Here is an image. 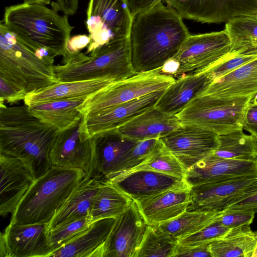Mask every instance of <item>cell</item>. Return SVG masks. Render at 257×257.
<instances>
[{"label":"cell","mask_w":257,"mask_h":257,"mask_svg":"<svg viewBox=\"0 0 257 257\" xmlns=\"http://www.w3.org/2000/svg\"><path fill=\"white\" fill-rule=\"evenodd\" d=\"M224 210L257 212V185L246 190Z\"/></svg>","instance_id":"cell-42"},{"label":"cell","mask_w":257,"mask_h":257,"mask_svg":"<svg viewBox=\"0 0 257 257\" xmlns=\"http://www.w3.org/2000/svg\"><path fill=\"white\" fill-rule=\"evenodd\" d=\"M86 16L91 41L86 54L110 41L129 36L133 17L126 0H89Z\"/></svg>","instance_id":"cell-10"},{"label":"cell","mask_w":257,"mask_h":257,"mask_svg":"<svg viewBox=\"0 0 257 257\" xmlns=\"http://www.w3.org/2000/svg\"><path fill=\"white\" fill-rule=\"evenodd\" d=\"M101 182L94 176H85L54 214L48 223L49 231L68 222L89 216Z\"/></svg>","instance_id":"cell-26"},{"label":"cell","mask_w":257,"mask_h":257,"mask_svg":"<svg viewBox=\"0 0 257 257\" xmlns=\"http://www.w3.org/2000/svg\"><path fill=\"white\" fill-rule=\"evenodd\" d=\"M250 102L255 104H257V93L253 96Z\"/></svg>","instance_id":"cell-50"},{"label":"cell","mask_w":257,"mask_h":257,"mask_svg":"<svg viewBox=\"0 0 257 257\" xmlns=\"http://www.w3.org/2000/svg\"><path fill=\"white\" fill-rule=\"evenodd\" d=\"M140 169L158 171L184 180L186 171L180 161L164 146L161 142L156 150L147 160L127 172Z\"/></svg>","instance_id":"cell-36"},{"label":"cell","mask_w":257,"mask_h":257,"mask_svg":"<svg viewBox=\"0 0 257 257\" xmlns=\"http://www.w3.org/2000/svg\"><path fill=\"white\" fill-rule=\"evenodd\" d=\"M1 257H49L52 252L48 223L11 221L0 237Z\"/></svg>","instance_id":"cell-14"},{"label":"cell","mask_w":257,"mask_h":257,"mask_svg":"<svg viewBox=\"0 0 257 257\" xmlns=\"http://www.w3.org/2000/svg\"><path fill=\"white\" fill-rule=\"evenodd\" d=\"M257 58V54L232 55L205 72L213 81Z\"/></svg>","instance_id":"cell-40"},{"label":"cell","mask_w":257,"mask_h":257,"mask_svg":"<svg viewBox=\"0 0 257 257\" xmlns=\"http://www.w3.org/2000/svg\"><path fill=\"white\" fill-rule=\"evenodd\" d=\"M175 80L172 76L158 70L137 74L114 82L88 97L78 109L85 117L154 91L166 89Z\"/></svg>","instance_id":"cell-9"},{"label":"cell","mask_w":257,"mask_h":257,"mask_svg":"<svg viewBox=\"0 0 257 257\" xmlns=\"http://www.w3.org/2000/svg\"><path fill=\"white\" fill-rule=\"evenodd\" d=\"M133 200L108 181L101 182L94 197L89 216L93 221L116 217L126 210Z\"/></svg>","instance_id":"cell-32"},{"label":"cell","mask_w":257,"mask_h":257,"mask_svg":"<svg viewBox=\"0 0 257 257\" xmlns=\"http://www.w3.org/2000/svg\"><path fill=\"white\" fill-rule=\"evenodd\" d=\"M219 145L211 154L217 158L239 160L257 158V139L238 130L219 135Z\"/></svg>","instance_id":"cell-34"},{"label":"cell","mask_w":257,"mask_h":257,"mask_svg":"<svg viewBox=\"0 0 257 257\" xmlns=\"http://www.w3.org/2000/svg\"><path fill=\"white\" fill-rule=\"evenodd\" d=\"M90 41L91 38L89 35H77L70 37L67 44L65 55L80 51L87 47Z\"/></svg>","instance_id":"cell-46"},{"label":"cell","mask_w":257,"mask_h":257,"mask_svg":"<svg viewBox=\"0 0 257 257\" xmlns=\"http://www.w3.org/2000/svg\"><path fill=\"white\" fill-rule=\"evenodd\" d=\"M256 146H257V142H256Z\"/></svg>","instance_id":"cell-52"},{"label":"cell","mask_w":257,"mask_h":257,"mask_svg":"<svg viewBox=\"0 0 257 257\" xmlns=\"http://www.w3.org/2000/svg\"><path fill=\"white\" fill-rule=\"evenodd\" d=\"M94 151L91 176L108 181L125 155L139 141L125 137L114 129L93 137Z\"/></svg>","instance_id":"cell-21"},{"label":"cell","mask_w":257,"mask_h":257,"mask_svg":"<svg viewBox=\"0 0 257 257\" xmlns=\"http://www.w3.org/2000/svg\"><path fill=\"white\" fill-rule=\"evenodd\" d=\"M190 35L182 16L163 2L134 16L129 39L135 72L139 74L162 68Z\"/></svg>","instance_id":"cell-1"},{"label":"cell","mask_w":257,"mask_h":257,"mask_svg":"<svg viewBox=\"0 0 257 257\" xmlns=\"http://www.w3.org/2000/svg\"><path fill=\"white\" fill-rule=\"evenodd\" d=\"M253 96L201 95L177 115L182 124L194 125L218 135L243 130L246 111Z\"/></svg>","instance_id":"cell-8"},{"label":"cell","mask_w":257,"mask_h":257,"mask_svg":"<svg viewBox=\"0 0 257 257\" xmlns=\"http://www.w3.org/2000/svg\"><path fill=\"white\" fill-rule=\"evenodd\" d=\"M0 214L13 213L36 180L29 166L18 158L0 154Z\"/></svg>","instance_id":"cell-18"},{"label":"cell","mask_w":257,"mask_h":257,"mask_svg":"<svg viewBox=\"0 0 257 257\" xmlns=\"http://www.w3.org/2000/svg\"><path fill=\"white\" fill-rule=\"evenodd\" d=\"M257 93V58L215 79L201 95L219 97L246 96Z\"/></svg>","instance_id":"cell-28"},{"label":"cell","mask_w":257,"mask_h":257,"mask_svg":"<svg viewBox=\"0 0 257 257\" xmlns=\"http://www.w3.org/2000/svg\"><path fill=\"white\" fill-rule=\"evenodd\" d=\"M165 89L154 91L132 100L84 117L91 138L117 129L137 116L154 107Z\"/></svg>","instance_id":"cell-19"},{"label":"cell","mask_w":257,"mask_h":257,"mask_svg":"<svg viewBox=\"0 0 257 257\" xmlns=\"http://www.w3.org/2000/svg\"><path fill=\"white\" fill-rule=\"evenodd\" d=\"M220 212L216 211L186 210L176 217L156 226L178 241L213 222Z\"/></svg>","instance_id":"cell-33"},{"label":"cell","mask_w":257,"mask_h":257,"mask_svg":"<svg viewBox=\"0 0 257 257\" xmlns=\"http://www.w3.org/2000/svg\"><path fill=\"white\" fill-rule=\"evenodd\" d=\"M57 12L45 5L24 2L6 7L2 22L22 40L63 57L74 27L68 16Z\"/></svg>","instance_id":"cell-4"},{"label":"cell","mask_w":257,"mask_h":257,"mask_svg":"<svg viewBox=\"0 0 257 257\" xmlns=\"http://www.w3.org/2000/svg\"><path fill=\"white\" fill-rule=\"evenodd\" d=\"M56 10L61 11L65 15H74L78 8V0H56Z\"/></svg>","instance_id":"cell-48"},{"label":"cell","mask_w":257,"mask_h":257,"mask_svg":"<svg viewBox=\"0 0 257 257\" xmlns=\"http://www.w3.org/2000/svg\"><path fill=\"white\" fill-rule=\"evenodd\" d=\"M45 48L30 44L0 23V77L26 94L58 82L54 58Z\"/></svg>","instance_id":"cell-3"},{"label":"cell","mask_w":257,"mask_h":257,"mask_svg":"<svg viewBox=\"0 0 257 257\" xmlns=\"http://www.w3.org/2000/svg\"><path fill=\"white\" fill-rule=\"evenodd\" d=\"M159 139L139 141L124 156L115 172L108 181L117 176L127 172L147 160L158 148Z\"/></svg>","instance_id":"cell-37"},{"label":"cell","mask_w":257,"mask_h":257,"mask_svg":"<svg viewBox=\"0 0 257 257\" xmlns=\"http://www.w3.org/2000/svg\"><path fill=\"white\" fill-rule=\"evenodd\" d=\"M190 190L191 187L186 184L136 203L146 224L156 226L187 210L190 202Z\"/></svg>","instance_id":"cell-22"},{"label":"cell","mask_w":257,"mask_h":257,"mask_svg":"<svg viewBox=\"0 0 257 257\" xmlns=\"http://www.w3.org/2000/svg\"><path fill=\"white\" fill-rule=\"evenodd\" d=\"M183 19L201 23H227L257 13V0H165Z\"/></svg>","instance_id":"cell-13"},{"label":"cell","mask_w":257,"mask_h":257,"mask_svg":"<svg viewBox=\"0 0 257 257\" xmlns=\"http://www.w3.org/2000/svg\"><path fill=\"white\" fill-rule=\"evenodd\" d=\"M213 80L204 73L175 79L165 89L155 107L167 113L178 115L195 97L201 95Z\"/></svg>","instance_id":"cell-24"},{"label":"cell","mask_w":257,"mask_h":257,"mask_svg":"<svg viewBox=\"0 0 257 257\" xmlns=\"http://www.w3.org/2000/svg\"><path fill=\"white\" fill-rule=\"evenodd\" d=\"M85 175L81 169L52 165L35 180L12 214L11 221L49 223Z\"/></svg>","instance_id":"cell-5"},{"label":"cell","mask_w":257,"mask_h":257,"mask_svg":"<svg viewBox=\"0 0 257 257\" xmlns=\"http://www.w3.org/2000/svg\"><path fill=\"white\" fill-rule=\"evenodd\" d=\"M251 257H257V242Z\"/></svg>","instance_id":"cell-51"},{"label":"cell","mask_w":257,"mask_h":257,"mask_svg":"<svg viewBox=\"0 0 257 257\" xmlns=\"http://www.w3.org/2000/svg\"><path fill=\"white\" fill-rule=\"evenodd\" d=\"M243 129L257 139V104L250 102L246 111Z\"/></svg>","instance_id":"cell-45"},{"label":"cell","mask_w":257,"mask_h":257,"mask_svg":"<svg viewBox=\"0 0 257 257\" xmlns=\"http://www.w3.org/2000/svg\"><path fill=\"white\" fill-rule=\"evenodd\" d=\"M257 242V232L250 225L229 228L209 243L212 257H251Z\"/></svg>","instance_id":"cell-30"},{"label":"cell","mask_w":257,"mask_h":257,"mask_svg":"<svg viewBox=\"0 0 257 257\" xmlns=\"http://www.w3.org/2000/svg\"><path fill=\"white\" fill-rule=\"evenodd\" d=\"M116 219L107 217L93 221L88 229L49 257H105L106 243Z\"/></svg>","instance_id":"cell-23"},{"label":"cell","mask_w":257,"mask_h":257,"mask_svg":"<svg viewBox=\"0 0 257 257\" xmlns=\"http://www.w3.org/2000/svg\"><path fill=\"white\" fill-rule=\"evenodd\" d=\"M254 213L250 212L237 210L221 211L215 221L228 228L243 225H250L253 221Z\"/></svg>","instance_id":"cell-41"},{"label":"cell","mask_w":257,"mask_h":257,"mask_svg":"<svg viewBox=\"0 0 257 257\" xmlns=\"http://www.w3.org/2000/svg\"><path fill=\"white\" fill-rule=\"evenodd\" d=\"M93 222L90 216L85 217L64 223L49 231L52 252L77 237L88 229Z\"/></svg>","instance_id":"cell-38"},{"label":"cell","mask_w":257,"mask_h":257,"mask_svg":"<svg viewBox=\"0 0 257 257\" xmlns=\"http://www.w3.org/2000/svg\"><path fill=\"white\" fill-rule=\"evenodd\" d=\"M176 115L163 112L155 106L117 128L122 135L138 141L159 139L181 124Z\"/></svg>","instance_id":"cell-25"},{"label":"cell","mask_w":257,"mask_h":257,"mask_svg":"<svg viewBox=\"0 0 257 257\" xmlns=\"http://www.w3.org/2000/svg\"><path fill=\"white\" fill-rule=\"evenodd\" d=\"M113 81L96 79L58 82L43 88L29 92L24 99L28 106L55 100L88 97L107 87Z\"/></svg>","instance_id":"cell-27"},{"label":"cell","mask_w":257,"mask_h":257,"mask_svg":"<svg viewBox=\"0 0 257 257\" xmlns=\"http://www.w3.org/2000/svg\"><path fill=\"white\" fill-rule=\"evenodd\" d=\"M218 137L201 127L181 124L159 140L187 170L217 149Z\"/></svg>","instance_id":"cell-12"},{"label":"cell","mask_w":257,"mask_h":257,"mask_svg":"<svg viewBox=\"0 0 257 257\" xmlns=\"http://www.w3.org/2000/svg\"><path fill=\"white\" fill-rule=\"evenodd\" d=\"M86 99L55 100L35 104L29 108L33 115L61 131L75 124L82 117L78 107Z\"/></svg>","instance_id":"cell-29"},{"label":"cell","mask_w":257,"mask_h":257,"mask_svg":"<svg viewBox=\"0 0 257 257\" xmlns=\"http://www.w3.org/2000/svg\"><path fill=\"white\" fill-rule=\"evenodd\" d=\"M256 185L257 176H248L192 186L187 210L221 211Z\"/></svg>","instance_id":"cell-15"},{"label":"cell","mask_w":257,"mask_h":257,"mask_svg":"<svg viewBox=\"0 0 257 257\" xmlns=\"http://www.w3.org/2000/svg\"><path fill=\"white\" fill-rule=\"evenodd\" d=\"M26 93L0 77V103H15L25 99Z\"/></svg>","instance_id":"cell-43"},{"label":"cell","mask_w":257,"mask_h":257,"mask_svg":"<svg viewBox=\"0 0 257 257\" xmlns=\"http://www.w3.org/2000/svg\"><path fill=\"white\" fill-rule=\"evenodd\" d=\"M51 0H24V2L30 4H36L42 5L50 4Z\"/></svg>","instance_id":"cell-49"},{"label":"cell","mask_w":257,"mask_h":257,"mask_svg":"<svg viewBox=\"0 0 257 257\" xmlns=\"http://www.w3.org/2000/svg\"><path fill=\"white\" fill-rule=\"evenodd\" d=\"M165 0H126L132 17L147 11Z\"/></svg>","instance_id":"cell-47"},{"label":"cell","mask_w":257,"mask_h":257,"mask_svg":"<svg viewBox=\"0 0 257 257\" xmlns=\"http://www.w3.org/2000/svg\"><path fill=\"white\" fill-rule=\"evenodd\" d=\"M177 241L157 226L147 225L136 257H174Z\"/></svg>","instance_id":"cell-35"},{"label":"cell","mask_w":257,"mask_h":257,"mask_svg":"<svg viewBox=\"0 0 257 257\" xmlns=\"http://www.w3.org/2000/svg\"><path fill=\"white\" fill-rule=\"evenodd\" d=\"M147 224L133 200L116 217L107 240L105 257H136Z\"/></svg>","instance_id":"cell-16"},{"label":"cell","mask_w":257,"mask_h":257,"mask_svg":"<svg viewBox=\"0 0 257 257\" xmlns=\"http://www.w3.org/2000/svg\"><path fill=\"white\" fill-rule=\"evenodd\" d=\"M228 229L215 220L197 232L178 240L177 243L179 245L192 246L211 242L221 236Z\"/></svg>","instance_id":"cell-39"},{"label":"cell","mask_w":257,"mask_h":257,"mask_svg":"<svg viewBox=\"0 0 257 257\" xmlns=\"http://www.w3.org/2000/svg\"><path fill=\"white\" fill-rule=\"evenodd\" d=\"M231 42L225 29L191 34L177 53L158 71L175 79L203 73L231 56Z\"/></svg>","instance_id":"cell-7"},{"label":"cell","mask_w":257,"mask_h":257,"mask_svg":"<svg viewBox=\"0 0 257 257\" xmlns=\"http://www.w3.org/2000/svg\"><path fill=\"white\" fill-rule=\"evenodd\" d=\"M63 57L64 64L54 66L59 82L96 79L116 82L137 74L131 62L129 36L110 41L88 56L78 51Z\"/></svg>","instance_id":"cell-6"},{"label":"cell","mask_w":257,"mask_h":257,"mask_svg":"<svg viewBox=\"0 0 257 257\" xmlns=\"http://www.w3.org/2000/svg\"><path fill=\"white\" fill-rule=\"evenodd\" d=\"M94 151V139L88 134L85 119L59 131L51 152L52 165L83 170L86 177L91 176Z\"/></svg>","instance_id":"cell-11"},{"label":"cell","mask_w":257,"mask_h":257,"mask_svg":"<svg viewBox=\"0 0 257 257\" xmlns=\"http://www.w3.org/2000/svg\"><path fill=\"white\" fill-rule=\"evenodd\" d=\"M59 131L33 115L25 104L0 103V154L23 160L36 179L52 166L50 155Z\"/></svg>","instance_id":"cell-2"},{"label":"cell","mask_w":257,"mask_h":257,"mask_svg":"<svg viewBox=\"0 0 257 257\" xmlns=\"http://www.w3.org/2000/svg\"><path fill=\"white\" fill-rule=\"evenodd\" d=\"M210 242L197 245H182L177 243L174 257H212L209 249Z\"/></svg>","instance_id":"cell-44"},{"label":"cell","mask_w":257,"mask_h":257,"mask_svg":"<svg viewBox=\"0 0 257 257\" xmlns=\"http://www.w3.org/2000/svg\"><path fill=\"white\" fill-rule=\"evenodd\" d=\"M108 182L136 202L187 184L183 179L147 169L125 173Z\"/></svg>","instance_id":"cell-20"},{"label":"cell","mask_w":257,"mask_h":257,"mask_svg":"<svg viewBox=\"0 0 257 257\" xmlns=\"http://www.w3.org/2000/svg\"><path fill=\"white\" fill-rule=\"evenodd\" d=\"M224 29L231 42L230 55L257 54V13L235 18Z\"/></svg>","instance_id":"cell-31"},{"label":"cell","mask_w":257,"mask_h":257,"mask_svg":"<svg viewBox=\"0 0 257 257\" xmlns=\"http://www.w3.org/2000/svg\"><path fill=\"white\" fill-rule=\"evenodd\" d=\"M257 176V158H219L209 155L186 171L184 180L194 186L236 178Z\"/></svg>","instance_id":"cell-17"}]
</instances>
